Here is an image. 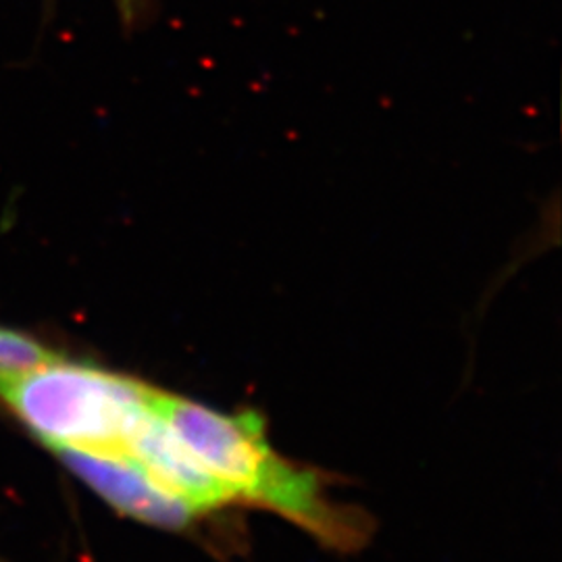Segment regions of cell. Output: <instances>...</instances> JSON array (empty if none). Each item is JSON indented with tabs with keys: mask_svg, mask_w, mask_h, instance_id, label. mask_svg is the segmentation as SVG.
Here are the masks:
<instances>
[{
	"mask_svg": "<svg viewBox=\"0 0 562 562\" xmlns=\"http://www.w3.org/2000/svg\"><path fill=\"white\" fill-rule=\"evenodd\" d=\"M155 411L236 503L261 506L340 552L359 550L373 533L371 517L338 503L317 469L280 457L259 411L220 413L159 390Z\"/></svg>",
	"mask_w": 562,
	"mask_h": 562,
	"instance_id": "6da1fadb",
	"label": "cell"
},
{
	"mask_svg": "<svg viewBox=\"0 0 562 562\" xmlns=\"http://www.w3.org/2000/svg\"><path fill=\"white\" fill-rule=\"evenodd\" d=\"M157 387L81 362H42L0 378V398L50 448L125 454Z\"/></svg>",
	"mask_w": 562,
	"mask_h": 562,
	"instance_id": "7a4b0ae2",
	"label": "cell"
},
{
	"mask_svg": "<svg viewBox=\"0 0 562 562\" xmlns=\"http://www.w3.org/2000/svg\"><path fill=\"white\" fill-rule=\"evenodd\" d=\"M81 482L123 515L171 531H186L201 519V513L180 496L155 482L140 464L125 454L55 450Z\"/></svg>",
	"mask_w": 562,
	"mask_h": 562,
	"instance_id": "3957f363",
	"label": "cell"
},
{
	"mask_svg": "<svg viewBox=\"0 0 562 562\" xmlns=\"http://www.w3.org/2000/svg\"><path fill=\"white\" fill-rule=\"evenodd\" d=\"M125 457L138 462L155 482L180 496L201 515L236 503L229 490L194 457L155 411L132 438Z\"/></svg>",
	"mask_w": 562,
	"mask_h": 562,
	"instance_id": "277c9868",
	"label": "cell"
},
{
	"mask_svg": "<svg viewBox=\"0 0 562 562\" xmlns=\"http://www.w3.org/2000/svg\"><path fill=\"white\" fill-rule=\"evenodd\" d=\"M55 352L27 334L0 327V378L53 361Z\"/></svg>",
	"mask_w": 562,
	"mask_h": 562,
	"instance_id": "5b68a950",
	"label": "cell"
},
{
	"mask_svg": "<svg viewBox=\"0 0 562 562\" xmlns=\"http://www.w3.org/2000/svg\"><path fill=\"white\" fill-rule=\"evenodd\" d=\"M113 4L125 34L148 27L161 11V0H113Z\"/></svg>",
	"mask_w": 562,
	"mask_h": 562,
	"instance_id": "8992f818",
	"label": "cell"
}]
</instances>
